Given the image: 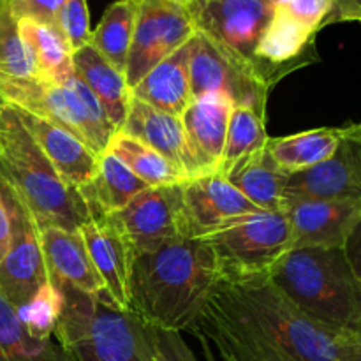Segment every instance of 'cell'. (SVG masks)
I'll return each instance as SVG.
<instances>
[{
    "label": "cell",
    "mask_w": 361,
    "mask_h": 361,
    "mask_svg": "<svg viewBox=\"0 0 361 361\" xmlns=\"http://www.w3.org/2000/svg\"><path fill=\"white\" fill-rule=\"evenodd\" d=\"M62 307V291L53 282H46L27 303L16 309V316L30 337L49 341L55 334Z\"/></svg>",
    "instance_id": "33"
},
{
    "label": "cell",
    "mask_w": 361,
    "mask_h": 361,
    "mask_svg": "<svg viewBox=\"0 0 361 361\" xmlns=\"http://www.w3.org/2000/svg\"><path fill=\"white\" fill-rule=\"evenodd\" d=\"M300 200L361 201V122L349 123L331 157L286 176L284 204Z\"/></svg>",
    "instance_id": "12"
},
{
    "label": "cell",
    "mask_w": 361,
    "mask_h": 361,
    "mask_svg": "<svg viewBox=\"0 0 361 361\" xmlns=\"http://www.w3.org/2000/svg\"><path fill=\"white\" fill-rule=\"evenodd\" d=\"M106 152L120 159L148 187L180 185L189 182V178L159 152L122 130L115 133Z\"/></svg>",
    "instance_id": "30"
},
{
    "label": "cell",
    "mask_w": 361,
    "mask_h": 361,
    "mask_svg": "<svg viewBox=\"0 0 361 361\" xmlns=\"http://www.w3.org/2000/svg\"><path fill=\"white\" fill-rule=\"evenodd\" d=\"M60 30L69 41L73 51L90 42V14L87 0H63L60 11Z\"/></svg>",
    "instance_id": "34"
},
{
    "label": "cell",
    "mask_w": 361,
    "mask_h": 361,
    "mask_svg": "<svg viewBox=\"0 0 361 361\" xmlns=\"http://www.w3.org/2000/svg\"><path fill=\"white\" fill-rule=\"evenodd\" d=\"M268 2H271V4H274V6H277V4L282 2V0H268Z\"/></svg>",
    "instance_id": "42"
},
{
    "label": "cell",
    "mask_w": 361,
    "mask_h": 361,
    "mask_svg": "<svg viewBox=\"0 0 361 361\" xmlns=\"http://www.w3.org/2000/svg\"><path fill=\"white\" fill-rule=\"evenodd\" d=\"M18 27L21 37L34 53L41 80L66 83L71 76H74V51L60 28L32 20H18Z\"/></svg>",
    "instance_id": "27"
},
{
    "label": "cell",
    "mask_w": 361,
    "mask_h": 361,
    "mask_svg": "<svg viewBox=\"0 0 361 361\" xmlns=\"http://www.w3.org/2000/svg\"><path fill=\"white\" fill-rule=\"evenodd\" d=\"M196 34L189 9L180 0H140L136 28L126 67L134 88L159 62L182 48Z\"/></svg>",
    "instance_id": "10"
},
{
    "label": "cell",
    "mask_w": 361,
    "mask_h": 361,
    "mask_svg": "<svg viewBox=\"0 0 361 361\" xmlns=\"http://www.w3.org/2000/svg\"><path fill=\"white\" fill-rule=\"evenodd\" d=\"M348 126L319 127L286 137H270L267 143L268 154L284 173L309 169L326 161L337 150Z\"/></svg>",
    "instance_id": "26"
},
{
    "label": "cell",
    "mask_w": 361,
    "mask_h": 361,
    "mask_svg": "<svg viewBox=\"0 0 361 361\" xmlns=\"http://www.w3.org/2000/svg\"><path fill=\"white\" fill-rule=\"evenodd\" d=\"M63 307L55 341L76 361H152L154 330L133 310H123L106 291L87 295L71 286H56Z\"/></svg>",
    "instance_id": "5"
},
{
    "label": "cell",
    "mask_w": 361,
    "mask_h": 361,
    "mask_svg": "<svg viewBox=\"0 0 361 361\" xmlns=\"http://www.w3.org/2000/svg\"><path fill=\"white\" fill-rule=\"evenodd\" d=\"M148 189L120 159L104 152L99 157L97 173L80 194L87 203L90 217H106L126 208L140 192Z\"/></svg>",
    "instance_id": "24"
},
{
    "label": "cell",
    "mask_w": 361,
    "mask_h": 361,
    "mask_svg": "<svg viewBox=\"0 0 361 361\" xmlns=\"http://www.w3.org/2000/svg\"><path fill=\"white\" fill-rule=\"evenodd\" d=\"M0 361H76L55 341L30 337L16 316V310L0 291Z\"/></svg>",
    "instance_id": "28"
},
{
    "label": "cell",
    "mask_w": 361,
    "mask_h": 361,
    "mask_svg": "<svg viewBox=\"0 0 361 361\" xmlns=\"http://www.w3.org/2000/svg\"><path fill=\"white\" fill-rule=\"evenodd\" d=\"M0 78H39L34 53L21 37L9 0H0Z\"/></svg>",
    "instance_id": "32"
},
{
    "label": "cell",
    "mask_w": 361,
    "mask_h": 361,
    "mask_svg": "<svg viewBox=\"0 0 361 361\" xmlns=\"http://www.w3.org/2000/svg\"><path fill=\"white\" fill-rule=\"evenodd\" d=\"M0 192L11 219V247L0 264V291L16 310L49 282V277L34 215L4 180Z\"/></svg>",
    "instance_id": "9"
},
{
    "label": "cell",
    "mask_w": 361,
    "mask_h": 361,
    "mask_svg": "<svg viewBox=\"0 0 361 361\" xmlns=\"http://www.w3.org/2000/svg\"><path fill=\"white\" fill-rule=\"evenodd\" d=\"M16 20H32L60 28V11L63 0H9Z\"/></svg>",
    "instance_id": "36"
},
{
    "label": "cell",
    "mask_w": 361,
    "mask_h": 361,
    "mask_svg": "<svg viewBox=\"0 0 361 361\" xmlns=\"http://www.w3.org/2000/svg\"><path fill=\"white\" fill-rule=\"evenodd\" d=\"M316 32L296 21L281 6L274 7L270 21L261 35L254 67L270 88L293 71L316 62Z\"/></svg>",
    "instance_id": "14"
},
{
    "label": "cell",
    "mask_w": 361,
    "mask_h": 361,
    "mask_svg": "<svg viewBox=\"0 0 361 361\" xmlns=\"http://www.w3.org/2000/svg\"><path fill=\"white\" fill-rule=\"evenodd\" d=\"M104 219L122 235L134 257L154 252L176 236H187L183 222V183L148 187L126 208Z\"/></svg>",
    "instance_id": "11"
},
{
    "label": "cell",
    "mask_w": 361,
    "mask_h": 361,
    "mask_svg": "<svg viewBox=\"0 0 361 361\" xmlns=\"http://www.w3.org/2000/svg\"><path fill=\"white\" fill-rule=\"evenodd\" d=\"M286 176L264 147L240 161L226 178L259 210L282 212Z\"/></svg>",
    "instance_id": "25"
},
{
    "label": "cell",
    "mask_w": 361,
    "mask_h": 361,
    "mask_svg": "<svg viewBox=\"0 0 361 361\" xmlns=\"http://www.w3.org/2000/svg\"><path fill=\"white\" fill-rule=\"evenodd\" d=\"M11 247V219L7 214V207L4 203L2 192H0V264L6 259Z\"/></svg>",
    "instance_id": "40"
},
{
    "label": "cell",
    "mask_w": 361,
    "mask_h": 361,
    "mask_svg": "<svg viewBox=\"0 0 361 361\" xmlns=\"http://www.w3.org/2000/svg\"><path fill=\"white\" fill-rule=\"evenodd\" d=\"M221 281L217 261L201 238L176 236L130 264V310L152 328L189 331Z\"/></svg>",
    "instance_id": "2"
},
{
    "label": "cell",
    "mask_w": 361,
    "mask_h": 361,
    "mask_svg": "<svg viewBox=\"0 0 361 361\" xmlns=\"http://www.w3.org/2000/svg\"><path fill=\"white\" fill-rule=\"evenodd\" d=\"M291 228L293 249L344 247L361 219V201L300 200L282 208Z\"/></svg>",
    "instance_id": "15"
},
{
    "label": "cell",
    "mask_w": 361,
    "mask_h": 361,
    "mask_svg": "<svg viewBox=\"0 0 361 361\" xmlns=\"http://www.w3.org/2000/svg\"><path fill=\"white\" fill-rule=\"evenodd\" d=\"M0 180L18 194L39 228L78 231L90 219L80 190L67 185L14 106L0 101Z\"/></svg>",
    "instance_id": "3"
},
{
    "label": "cell",
    "mask_w": 361,
    "mask_h": 361,
    "mask_svg": "<svg viewBox=\"0 0 361 361\" xmlns=\"http://www.w3.org/2000/svg\"><path fill=\"white\" fill-rule=\"evenodd\" d=\"M180 2H183V4H187V2H190V0H180Z\"/></svg>",
    "instance_id": "43"
},
{
    "label": "cell",
    "mask_w": 361,
    "mask_h": 361,
    "mask_svg": "<svg viewBox=\"0 0 361 361\" xmlns=\"http://www.w3.org/2000/svg\"><path fill=\"white\" fill-rule=\"evenodd\" d=\"M189 74L192 97L222 95L235 108H250L267 115L271 88L256 67L203 32H196L190 39Z\"/></svg>",
    "instance_id": "8"
},
{
    "label": "cell",
    "mask_w": 361,
    "mask_h": 361,
    "mask_svg": "<svg viewBox=\"0 0 361 361\" xmlns=\"http://www.w3.org/2000/svg\"><path fill=\"white\" fill-rule=\"evenodd\" d=\"M18 113H20L28 133L37 141L48 161L51 162L55 171L67 185L80 190L81 187L92 182L97 173L101 155L95 154L87 143H83L80 137H76L63 127L30 115L27 111H21V109H18Z\"/></svg>",
    "instance_id": "18"
},
{
    "label": "cell",
    "mask_w": 361,
    "mask_h": 361,
    "mask_svg": "<svg viewBox=\"0 0 361 361\" xmlns=\"http://www.w3.org/2000/svg\"><path fill=\"white\" fill-rule=\"evenodd\" d=\"M264 115L250 108H233L226 136V147L222 152L219 175L228 176L231 169L257 150H263L268 143Z\"/></svg>",
    "instance_id": "31"
},
{
    "label": "cell",
    "mask_w": 361,
    "mask_h": 361,
    "mask_svg": "<svg viewBox=\"0 0 361 361\" xmlns=\"http://www.w3.org/2000/svg\"><path fill=\"white\" fill-rule=\"evenodd\" d=\"M277 6L317 34L321 28L326 27L328 18L334 11V0H282Z\"/></svg>",
    "instance_id": "35"
},
{
    "label": "cell",
    "mask_w": 361,
    "mask_h": 361,
    "mask_svg": "<svg viewBox=\"0 0 361 361\" xmlns=\"http://www.w3.org/2000/svg\"><path fill=\"white\" fill-rule=\"evenodd\" d=\"M39 229L49 282L55 286H71L87 295L104 291L80 229L69 231L59 226Z\"/></svg>",
    "instance_id": "20"
},
{
    "label": "cell",
    "mask_w": 361,
    "mask_h": 361,
    "mask_svg": "<svg viewBox=\"0 0 361 361\" xmlns=\"http://www.w3.org/2000/svg\"><path fill=\"white\" fill-rule=\"evenodd\" d=\"M342 249H344L345 257H348L356 279L361 282V219L358 224L353 228V231L349 233L348 240H345Z\"/></svg>",
    "instance_id": "39"
},
{
    "label": "cell",
    "mask_w": 361,
    "mask_h": 361,
    "mask_svg": "<svg viewBox=\"0 0 361 361\" xmlns=\"http://www.w3.org/2000/svg\"><path fill=\"white\" fill-rule=\"evenodd\" d=\"M137 7L140 0H116L106 9L90 35V44L123 74L136 28Z\"/></svg>",
    "instance_id": "29"
},
{
    "label": "cell",
    "mask_w": 361,
    "mask_h": 361,
    "mask_svg": "<svg viewBox=\"0 0 361 361\" xmlns=\"http://www.w3.org/2000/svg\"><path fill=\"white\" fill-rule=\"evenodd\" d=\"M196 32H203L254 66L257 42L270 21L268 0H190L185 4Z\"/></svg>",
    "instance_id": "13"
},
{
    "label": "cell",
    "mask_w": 361,
    "mask_h": 361,
    "mask_svg": "<svg viewBox=\"0 0 361 361\" xmlns=\"http://www.w3.org/2000/svg\"><path fill=\"white\" fill-rule=\"evenodd\" d=\"M120 130L154 148L189 180L207 175L187 141L180 116L152 108L130 95L129 113Z\"/></svg>",
    "instance_id": "17"
},
{
    "label": "cell",
    "mask_w": 361,
    "mask_h": 361,
    "mask_svg": "<svg viewBox=\"0 0 361 361\" xmlns=\"http://www.w3.org/2000/svg\"><path fill=\"white\" fill-rule=\"evenodd\" d=\"M0 101L63 127L97 155L104 154L116 133L94 92L76 74L66 83L0 78Z\"/></svg>",
    "instance_id": "6"
},
{
    "label": "cell",
    "mask_w": 361,
    "mask_h": 361,
    "mask_svg": "<svg viewBox=\"0 0 361 361\" xmlns=\"http://www.w3.org/2000/svg\"><path fill=\"white\" fill-rule=\"evenodd\" d=\"M104 291L123 310H130L129 279L133 252L118 231L104 217H90L80 228Z\"/></svg>",
    "instance_id": "19"
},
{
    "label": "cell",
    "mask_w": 361,
    "mask_h": 361,
    "mask_svg": "<svg viewBox=\"0 0 361 361\" xmlns=\"http://www.w3.org/2000/svg\"><path fill=\"white\" fill-rule=\"evenodd\" d=\"M263 212L250 203L226 176H197L183 183V222L185 235L200 238L217 226L242 217V215Z\"/></svg>",
    "instance_id": "16"
},
{
    "label": "cell",
    "mask_w": 361,
    "mask_h": 361,
    "mask_svg": "<svg viewBox=\"0 0 361 361\" xmlns=\"http://www.w3.org/2000/svg\"><path fill=\"white\" fill-rule=\"evenodd\" d=\"M345 361H361V330L349 334L345 341Z\"/></svg>",
    "instance_id": "41"
},
{
    "label": "cell",
    "mask_w": 361,
    "mask_h": 361,
    "mask_svg": "<svg viewBox=\"0 0 361 361\" xmlns=\"http://www.w3.org/2000/svg\"><path fill=\"white\" fill-rule=\"evenodd\" d=\"M270 279L316 323L342 334L361 330V282L342 247L291 249Z\"/></svg>",
    "instance_id": "4"
},
{
    "label": "cell",
    "mask_w": 361,
    "mask_h": 361,
    "mask_svg": "<svg viewBox=\"0 0 361 361\" xmlns=\"http://www.w3.org/2000/svg\"><path fill=\"white\" fill-rule=\"evenodd\" d=\"M233 102L222 95L194 97L180 116L187 141L207 175L219 173L226 147Z\"/></svg>",
    "instance_id": "21"
},
{
    "label": "cell",
    "mask_w": 361,
    "mask_h": 361,
    "mask_svg": "<svg viewBox=\"0 0 361 361\" xmlns=\"http://www.w3.org/2000/svg\"><path fill=\"white\" fill-rule=\"evenodd\" d=\"M152 361H200L178 331L154 330V360Z\"/></svg>",
    "instance_id": "37"
},
{
    "label": "cell",
    "mask_w": 361,
    "mask_h": 361,
    "mask_svg": "<svg viewBox=\"0 0 361 361\" xmlns=\"http://www.w3.org/2000/svg\"><path fill=\"white\" fill-rule=\"evenodd\" d=\"M189 331L224 361H345L349 335L310 319L270 275L221 279Z\"/></svg>",
    "instance_id": "1"
},
{
    "label": "cell",
    "mask_w": 361,
    "mask_h": 361,
    "mask_svg": "<svg viewBox=\"0 0 361 361\" xmlns=\"http://www.w3.org/2000/svg\"><path fill=\"white\" fill-rule=\"evenodd\" d=\"M190 41L159 62L140 83L130 88V95L155 109L182 116L192 102L189 74Z\"/></svg>",
    "instance_id": "22"
},
{
    "label": "cell",
    "mask_w": 361,
    "mask_h": 361,
    "mask_svg": "<svg viewBox=\"0 0 361 361\" xmlns=\"http://www.w3.org/2000/svg\"><path fill=\"white\" fill-rule=\"evenodd\" d=\"M341 21L361 23V0H334V11L326 25L341 23Z\"/></svg>",
    "instance_id": "38"
},
{
    "label": "cell",
    "mask_w": 361,
    "mask_h": 361,
    "mask_svg": "<svg viewBox=\"0 0 361 361\" xmlns=\"http://www.w3.org/2000/svg\"><path fill=\"white\" fill-rule=\"evenodd\" d=\"M74 74L94 92L106 116L118 133L123 127L130 104V88L126 74L120 73L88 42L73 53Z\"/></svg>",
    "instance_id": "23"
},
{
    "label": "cell",
    "mask_w": 361,
    "mask_h": 361,
    "mask_svg": "<svg viewBox=\"0 0 361 361\" xmlns=\"http://www.w3.org/2000/svg\"><path fill=\"white\" fill-rule=\"evenodd\" d=\"M217 261L221 279L270 275L293 249L291 228L284 212H256L231 219L200 236Z\"/></svg>",
    "instance_id": "7"
}]
</instances>
